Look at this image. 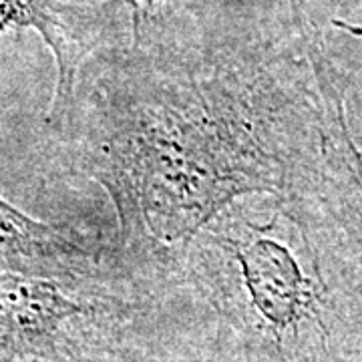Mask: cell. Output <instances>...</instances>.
<instances>
[{
    "label": "cell",
    "instance_id": "cell-3",
    "mask_svg": "<svg viewBox=\"0 0 362 362\" xmlns=\"http://www.w3.org/2000/svg\"><path fill=\"white\" fill-rule=\"evenodd\" d=\"M0 362H204L177 286L125 266L66 278L0 272Z\"/></svg>",
    "mask_w": 362,
    "mask_h": 362
},
{
    "label": "cell",
    "instance_id": "cell-2",
    "mask_svg": "<svg viewBox=\"0 0 362 362\" xmlns=\"http://www.w3.org/2000/svg\"><path fill=\"white\" fill-rule=\"evenodd\" d=\"M173 282L206 362H362L361 306L324 270L284 195H247L207 223Z\"/></svg>",
    "mask_w": 362,
    "mask_h": 362
},
{
    "label": "cell",
    "instance_id": "cell-1",
    "mask_svg": "<svg viewBox=\"0 0 362 362\" xmlns=\"http://www.w3.org/2000/svg\"><path fill=\"white\" fill-rule=\"evenodd\" d=\"M322 90L312 63L129 65L81 81L63 133L71 165L115 207L119 258L171 284L197 233L247 195H284L316 137Z\"/></svg>",
    "mask_w": 362,
    "mask_h": 362
},
{
    "label": "cell",
    "instance_id": "cell-4",
    "mask_svg": "<svg viewBox=\"0 0 362 362\" xmlns=\"http://www.w3.org/2000/svg\"><path fill=\"white\" fill-rule=\"evenodd\" d=\"M322 113L284 197L338 286L362 310V147L350 129L344 93L328 57L312 61Z\"/></svg>",
    "mask_w": 362,
    "mask_h": 362
},
{
    "label": "cell",
    "instance_id": "cell-5",
    "mask_svg": "<svg viewBox=\"0 0 362 362\" xmlns=\"http://www.w3.org/2000/svg\"><path fill=\"white\" fill-rule=\"evenodd\" d=\"M121 0L103 4H73L65 0H0V35L30 28L54 54L57 85L47 121L59 127L66 117L81 69L107 45L117 23Z\"/></svg>",
    "mask_w": 362,
    "mask_h": 362
},
{
    "label": "cell",
    "instance_id": "cell-7",
    "mask_svg": "<svg viewBox=\"0 0 362 362\" xmlns=\"http://www.w3.org/2000/svg\"><path fill=\"white\" fill-rule=\"evenodd\" d=\"M125 2L133 11V28H135L137 45H143L151 33V26L168 13L173 0H125Z\"/></svg>",
    "mask_w": 362,
    "mask_h": 362
},
{
    "label": "cell",
    "instance_id": "cell-6",
    "mask_svg": "<svg viewBox=\"0 0 362 362\" xmlns=\"http://www.w3.org/2000/svg\"><path fill=\"white\" fill-rule=\"evenodd\" d=\"M123 262L90 233L61 221L30 218L0 197V272L93 278Z\"/></svg>",
    "mask_w": 362,
    "mask_h": 362
},
{
    "label": "cell",
    "instance_id": "cell-8",
    "mask_svg": "<svg viewBox=\"0 0 362 362\" xmlns=\"http://www.w3.org/2000/svg\"><path fill=\"white\" fill-rule=\"evenodd\" d=\"M342 87V85H340ZM344 93V101H346V113H349L350 129L354 139L358 141L362 147V83H354V85H344L342 87Z\"/></svg>",
    "mask_w": 362,
    "mask_h": 362
}]
</instances>
